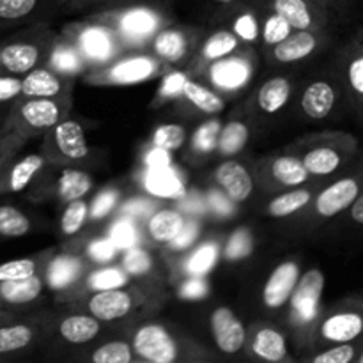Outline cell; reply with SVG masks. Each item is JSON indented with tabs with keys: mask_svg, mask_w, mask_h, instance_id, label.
<instances>
[{
	"mask_svg": "<svg viewBox=\"0 0 363 363\" xmlns=\"http://www.w3.org/2000/svg\"><path fill=\"white\" fill-rule=\"evenodd\" d=\"M363 190V163L358 172H351L340 179L333 181L330 186L321 190L315 197V213L321 218H333L340 213L347 211L354 199Z\"/></svg>",
	"mask_w": 363,
	"mask_h": 363,
	"instance_id": "obj_1",
	"label": "cell"
},
{
	"mask_svg": "<svg viewBox=\"0 0 363 363\" xmlns=\"http://www.w3.org/2000/svg\"><path fill=\"white\" fill-rule=\"evenodd\" d=\"M319 335L330 344H342L363 337V300L326 315L319 326Z\"/></svg>",
	"mask_w": 363,
	"mask_h": 363,
	"instance_id": "obj_2",
	"label": "cell"
},
{
	"mask_svg": "<svg viewBox=\"0 0 363 363\" xmlns=\"http://www.w3.org/2000/svg\"><path fill=\"white\" fill-rule=\"evenodd\" d=\"M323 291H325V275L319 269H308L301 279H298L293 291V315L298 323L307 325L319 314Z\"/></svg>",
	"mask_w": 363,
	"mask_h": 363,
	"instance_id": "obj_3",
	"label": "cell"
},
{
	"mask_svg": "<svg viewBox=\"0 0 363 363\" xmlns=\"http://www.w3.org/2000/svg\"><path fill=\"white\" fill-rule=\"evenodd\" d=\"M133 347L142 358L155 363H172L177 358L176 342L160 325H147L138 330Z\"/></svg>",
	"mask_w": 363,
	"mask_h": 363,
	"instance_id": "obj_4",
	"label": "cell"
},
{
	"mask_svg": "<svg viewBox=\"0 0 363 363\" xmlns=\"http://www.w3.org/2000/svg\"><path fill=\"white\" fill-rule=\"evenodd\" d=\"M354 149H357V144H354L353 138L344 142V145L339 144V142L328 145H318V147L311 149L301 162H303L307 172L312 174V176H332L344 165L347 156L353 155Z\"/></svg>",
	"mask_w": 363,
	"mask_h": 363,
	"instance_id": "obj_5",
	"label": "cell"
},
{
	"mask_svg": "<svg viewBox=\"0 0 363 363\" xmlns=\"http://www.w3.org/2000/svg\"><path fill=\"white\" fill-rule=\"evenodd\" d=\"M211 328L213 333H215L216 344H218L223 353L233 354L243 347L247 333H245L241 321L234 315L230 308L220 307L213 312Z\"/></svg>",
	"mask_w": 363,
	"mask_h": 363,
	"instance_id": "obj_6",
	"label": "cell"
},
{
	"mask_svg": "<svg viewBox=\"0 0 363 363\" xmlns=\"http://www.w3.org/2000/svg\"><path fill=\"white\" fill-rule=\"evenodd\" d=\"M300 279V269L294 262H286L280 264L275 272L272 273L269 280L266 282L264 291H262V300L266 307L279 308L286 303L293 294L294 286Z\"/></svg>",
	"mask_w": 363,
	"mask_h": 363,
	"instance_id": "obj_7",
	"label": "cell"
},
{
	"mask_svg": "<svg viewBox=\"0 0 363 363\" xmlns=\"http://www.w3.org/2000/svg\"><path fill=\"white\" fill-rule=\"evenodd\" d=\"M337 103V91L330 82L318 80L312 82L303 92L301 108L311 119L323 121L333 112Z\"/></svg>",
	"mask_w": 363,
	"mask_h": 363,
	"instance_id": "obj_8",
	"label": "cell"
},
{
	"mask_svg": "<svg viewBox=\"0 0 363 363\" xmlns=\"http://www.w3.org/2000/svg\"><path fill=\"white\" fill-rule=\"evenodd\" d=\"M89 308L96 319L113 321L124 318L131 311V298L121 289H105L91 298Z\"/></svg>",
	"mask_w": 363,
	"mask_h": 363,
	"instance_id": "obj_9",
	"label": "cell"
},
{
	"mask_svg": "<svg viewBox=\"0 0 363 363\" xmlns=\"http://www.w3.org/2000/svg\"><path fill=\"white\" fill-rule=\"evenodd\" d=\"M216 181L222 184L225 194L234 202H241L248 199V195L254 190L250 174L247 172L243 165L236 162H227L220 165L218 170H216Z\"/></svg>",
	"mask_w": 363,
	"mask_h": 363,
	"instance_id": "obj_10",
	"label": "cell"
},
{
	"mask_svg": "<svg viewBox=\"0 0 363 363\" xmlns=\"http://www.w3.org/2000/svg\"><path fill=\"white\" fill-rule=\"evenodd\" d=\"M145 188L156 197L179 199L186 194L183 181L177 174L167 167H149L145 174Z\"/></svg>",
	"mask_w": 363,
	"mask_h": 363,
	"instance_id": "obj_11",
	"label": "cell"
},
{
	"mask_svg": "<svg viewBox=\"0 0 363 363\" xmlns=\"http://www.w3.org/2000/svg\"><path fill=\"white\" fill-rule=\"evenodd\" d=\"M250 66L243 59H223L211 67L213 82L222 89L243 87L250 78Z\"/></svg>",
	"mask_w": 363,
	"mask_h": 363,
	"instance_id": "obj_12",
	"label": "cell"
},
{
	"mask_svg": "<svg viewBox=\"0 0 363 363\" xmlns=\"http://www.w3.org/2000/svg\"><path fill=\"white\" fill-rule=\"evenodd\" d=\"M315 48H318V38L308 30H301L277 43L275 59L280 62H294L308 57Z\"/></svg>",
	"mask_w": 363,
	"mask_h": 363,
	"instance_id": "obj_13",
	"label": "cell"
},
{
	"mask_svg": "<svg viewBox=\"0 0 363 363\" xmlns=\"http://www.w3.org/2000/svg\"><path fill=\"white\" fill-rule=\"evenodd\" d=\"M39 52L28 43H11L0 50V62L11 73H27L38 62Z\"/></svg>",
	"mask_w": 363,
	"mask_h": 363,
	"instance_id": "obj_14",
	"label": "cell"
},
{
	"mask_svg": "<svg viewBox=\"0 0 363 363\" xmlns=\"http://www.w3.org/2000/svg\"><path fill=\"white\" fill-rule=\"evenodd\" d=\"M55 140L59 145L60 152L66 155L67 158H84L87 156L89 147L87 142H85L84 130L78 123L74 121H66V123H60L55 130Z\"/></svg>",
	"mask_w": 363,
	"mask_h": 363,
	"instance_id": "obj_15",
	"label": "cell"
},
{
	"mask_svg": "<svg viewBox=\"0 0 363 363\" xmlns=\"http://www.w3.org/2000/svg\"><path fill=\"white\" fill-rule=\"evenodd\" d=\"M155 71V60L147 59V57H135V59H128L117 64L110 71V78L116 84H138V82H144L152 77Z\"/></svg>",
	"mask_w": 363,
	"mask_h": 363,
	"instance_id": "obj_16",
	"label": "cell"
},
{
	"mask_svg": "<svg viewBox=\"0 0 363 363\" xmlns=\"http://www.w3.org/2000/svg\"><path fill=\"white\" fill-rule=\"evenodd\" d=\"M20 113L32 128H50L59 121V106L48 98H32L21 106Z\"/></svg>",
	"mask_w": 363,
	"mask_h": 363,
	"instance_id": "obj_17",
	"label": "cell"
},
{
	"mask_svg": "<svg viewBox=\"0 0 363 363\" xmlns=\"http://www.w3.org/2000/svg\"><path fill=\"white\" fill-rule=\"evenodd\" d=\"M346 84L351 96L357 99L363 112V34L347 53L346 60Z\"/></svg>",
	"mask_w": 363,
	"mask_h": 363,
	"instance_id": "obj_18",
	"label": "cell"
},
{
	"mask_svg": "<svg viewBox=\"0 0 363 363\" xmlns=\"http://www.w3.org/2000/svg\"><path fill=\"white\" fill-rule=\"evenodd\" d=\"M99 332V323L98 319L92 315H71L66 318L60 325V335L73 344H84L94 339Z\"/></svg>",
	"mask_w": 363,
	"mask_h": 363,
	"instance_id": "obj_19",
	"label": "cell"
},
{
	"mask_svg": "<svg viewBox=\"0 0 363 363\" xmlns=\"http://www.w3.org/2000/svg\"><path fill=\"white\" fill-rule=\"evenodd\" d=\"M254 353L257 357L264 358L268 362H280L286 358L287 347L286 339L280 332L272 328H264L255 335L254 346H252Z\"/></svg>",
	"mask_w": 363,
	"mask_h": 363,
	"instance_id": "obj_20",
	"label": "cell"
},
{
	"mask_svg": "<svg viewBox=\"0 0 363 363\" xmlns=\"http://www.w3.org/2000/svg\"><path fill=\"white\" fill-rule=\"evenodd\" d=\"M59 91V80L46 69L30 71L21 82V92L27 98H52Z\"/></svg>",
	"mask_w": 363,
	"mask_h": 363,
	"instance_id": "obj_21",
	"label": "cell"
},
{
	"mask_svg": "<svg viewBox=\"0 0 363 363\" xmlns=\"http://www.w3.org/2000/svg\"><path fill=\"white\" fill-rule=\"evenodd\" d=\"M291 94V84L286 78H272L259 91V106L266 113H275L287 103Z\"/></svg>",
	"mask_w": 363,
	"mask_h": 363,
	"instance_id": "obj_22",
	"label": "cell"
},
{
	"mask_svg": "<svg viewBox=\"0 0 363 363\" xmlns=\"http://www.w3.org/2000/svg\"><path fill=\"white\" fill-rule=\"evenodd\" d=\"M184 227V218L181 216V213L172 211V209H165V211H160L149 220V233L155 238L156 241H165L170 243L177 234L181 233V229Z\"/></svg>",
	"mask_w": 363,
	"mask_h": 363,
	"instance_id": "obj_23",
	"label": "cell"
},
{
	"mask_svg": "<svg viewBox=\"0 0 363 363\" xmlns=\"http://www.w3.org/2000/svg\"><path fill=\"white\" fill-rule=\"evenodd\" d=\"M80 45L85 55L96 60H105L112 55V38L101 27H89L82 32Z\"/></svg>",
	"mask_w": 363,
	"mask_h": 363,
	"instance_id": "obj_24",
	"label": "cell"
},
{
	"mask_svg": "<svg viewBox=\"0 0 363 363\" xmlns=\"http://www.w3.org/2000/svg\"><path fill=\"white\" fill-rule=\"evenodd\" d=\"M275 11L298 30H308V27L314 23V18L305 0H275Z\"/></svg>",
	"mask_w": 363,
	"mask_h": 363,
	"instance_id": "obj_25",
	"label": "cell"
},
{
	"mask_svg": "<svg viewBox=\"0 0 363 363\" xmlns=\"http://www.w3.org/2000/svg\"><path fill=\"white\" fill-rule=\"evenodd\" d=\"M80 261L71 255H59L53 259L48 268V284L53 289H62L67 284L74 282L80 275Z\"/></svg>",
	"mask_w": 363,
	"mask_h": 363,
	"instance_id": "obj_26",
	"label": "cell"
},
{
	"mask_svg": "<svg viewBox=\"0 0 363 363\" xmlns=\"http://www.w3.org/2000/svg\"><path fill=\"white\" fill-rule=\"evenodd\" d=\"M124 34L131 35V38H147L158 27V20L155 14L147 9H133L126 13L121 21Z\"/></svg>",
	"mask_w": 363,
	"mask_h": 363,
	"instance_id": "obj_27",
	"label": "cell"
},
{
	"mask_svg": "<svg viewBox=\"0 0 363 363\" xmlns=\"http://www.w3.org/2000/svg\"><path fill=\"white\" fill-rule=\"evenodd\" d=\"M43 163L45 162H43V158L39 155H28L23 160H20L9 172V179H7L9 190L14 191V194L25 190L28 186V183H30L32 177L35 176V172L41 170Z\"/></svg>",
	"mask_w": 363,
	"mask_h": 363,
	"instance_id": "obj_28",
	"label": "cell"
},
{
	"mask_svg": "<svg viewBox=\"0 0 363 363\" xmlns=\"http://www.w3.org/2000/svg\"><path fill=\"white\" fill-rule=\"evenodd\" d=\"M273 176L282 184L287 186H296L308 179V172L305 169L303 162L294 156H282L273 163Z\"/></svg>",
	"mask_w": 363,
	"mask_h": 363,
	"instance_id": "obj_29",
	"label": "cell"
},
{
	"mask_svg": "<svg viewBox=\"0 0 363 363\" xmlns=\"http://www.w3.org/2000/svg\"><path fill=\"white\" fill-rule=\"evenodd\" d=\"M312 201V194L308 190H294L280 195L269 202V215L272 216H289L300 211L301 208Z\"/></svg>",
	"mask_w": 363,
	"mask_h": 363,
	"instance_id": "obj_30",
	"label": "cell"
},
{
	"mask_svg": "<svg viewBox=\"0 0 363 363\" xmlns=\"http://www.w3.org/2000/svg\"><path fill=\"white\" fill-rule=\"evenodd\" d=\"M30 229V222L20 209L13 206H0V236L21 238Z\"/></svg>",
	"mask_w": 363,
	"mask_h": 363,
	"instance_id": "obj_31",
	"label": "cell"
},
{
	"mask_svg": "<svg viewBox=\"0 0 363 363\" xmlns=\"http://www.w3.org/2000/svg\"><path fill=\"white\" fill-rule=\"evenodd\" d=\"M91 177L85 172H80V170H64L59 181L60 195H62L66 201H77V199H82L89 190H91Z\"/></svg>",
	"mask_w": 363,
	"mask_h": 363,
	"instance_id": "obj_32",
	"label": "cell"
},
{
	"mask_svg": "<svg viewBox=\"0 0 363 363\" xmlns=\"http://www.w3.org/2000/svg\"><path fill=\"white\" fill-rule=\"evenodd\" d=\"M183 94L194 103L195 106L202 110V112L215 113L220 112L223 108V101L216 94H213L209 89L202 87L201 84H195V82L186 80L183 85Z\"/></svg>",
	"mask_w": 363,
	"mask_h": 363,
	"instance_id": "obj_33",
	"label": "cell"
},
{
	"mask_svg": "<svg viewBox=\"0 0 363 363\" xmlns=\"http://www.w3.org/2000/svg\"><path fill=\"white\" fill-rule=\"evenodd\" d=\"M32 335V330L25 325L0 326V354L23 350L30 344Z\"/></svg>",
	"mask_w": 363,
	"mask_h": 363,
	"instance_id": "obj_34",
	"label": "cell"
},
{
	"mask_svg": "<svg viewBox=\"0 0 363 363\" xmlns=\"http://www.w3.org/2000/svg\"><path fill=\"white\" fill-rule=\"evenodd\" d=\"M220 149L223 155H236L248 140V128L243 123H229L220 133Z\"/></svg>",
	"mask_w": 363,
	"mask_h": 363,
	"instance_id": "obj_35",
	"label": "cell"
},
{
	"mask_svg": "<svg viewBox=\"0 0 363 363\" xmlns=\"http://www.w3.org/2000/svg\"><path fill=\"white\" fill-rule=\"evenodd\" d=\"M156 52L162 57L169 60H177L184 55V50H186V41H184V35L179 34L176 30H167L156 38L155 41Z\"/></svg>",
	"mask_w": 363,
	"mask_h": 363,
	"instance_id": "obj_36",
	"label": "cell"
},
{
	"mask_svg": "<svg viewBox=\"0 0 363 363\" xmlns=\"http://www.w3.org/2000/svg\"><path fill=\"white\" fill-rule=\"evenodd\" d=\"M363 347H357L354 340L342 344H333V347L315 354L314 363H350L357 360Z\"/></svg>",
	"mask_w": 363,
	"mask_h": 363,
	"instance_id": "obj_37",
	"label": "cell"
},
{
	"mask_svg": "<svg viewBox=\"0 0 363 363\" xmlns=\"http://www.w3.org/2000/svg\"><path fill=\"white\" fill-rule=\"evenodd\" d=\"M216 259H218V248L215 245H204L188 259L186 269L195 277L206 275L216 264Z\"/></svg>",
	"mask_w": 363,
	"mask_h": 363,
	"instance_id": "obj_38",
	"label": "cell"
},
{
	"mask_svg": "<svg viewBox=\"0 0 363 363\" xmlns=\"http://www.w3.org/2000/svg\"><path fill=\"white\" fill-rule=\"evenodd\" d=\"M184 137H186V133H184L183 126H179V124H165V126H160L155 131V145L165 149V151H174V149L181 147Z\"/></svg>",
	"mask_w": 363,
	"mask_h": 363,
	"instance_id": "obj_39",
	"label": "cell"
},
{
	"mask_svg": "<svg viewBox=\"0 0 363 363\" xmlns=\"http://www.w3.org/2000/svg\"><path fill=\"white\" fill-rule=\"evenodd\" d=\"M92 362L94 363H130L131 362L130 346L124 342L105 344V346H101L94 354H92Z\"/></svg>",
	"mask_w": 363,
	"mask_h": 363,
	"instance_id": "obj_40",
	"label": "cell"
},
{
	"mask_svg": "<svg viewBox=\"0 0 363 363\" xmlns=\"http://www.w3.org/2000/svg\"><path fill=\"white\" fill-rule=\"evenodd\" d=\"M238 46V39L230 32H216L204 46V55L208 59H222L229 55Z\"/></svg>",
	"mask_w": 363,
	"mask_h": 363,
	"instance_id": "obj_41",
	"label": "cell"
},
{
	"mask_svg": "<svg viewBox=\"0 0 363 363\" xmlns=\"http://www.w3.org/2000/svg\"><path fill=\"white\" fill-rule=\"evenodd\" d=\"M32 275H35V262L32 259H14L0 264V282L27 279Z\"/></svg>",
	"mask_w": 363,
	"mask_h": 363,
	"instance_id": "obj_42",
	"label": "cell"
},
{
	"mask_svg": "<svg viewBox=\"0 0 363 363\" xmlns=\"http://www.w3.org/2000/svg\"><path fill=\"white\" fill-rule=\"evenodd\" d=\"M85 216H87V206L82 201H71V204L67 206V209L62 215V230L64 234H74L82 229L85 222Z\"/></svg>",
	"mask_w": 363,
	"mask_h": 363,
	"instance_id": "obj_43",
	"label": "cell"
},
{
	"mask_svg": "<svg viewBox=\"0 0 363 363\" xmlns=\"http://www.w3.org/2000/svg\"><path fill=\"white\" fill-rule=\"evenodd\" d=\"M128 282L126 275L117 268H105L99 272L92 273L91 277V286L98 291L105 289H119L121 286Z\"/></svg>",
	"mask_w": 363,
	"mask_h": 363,
	"instance_id": "obj_44",
	"label": "cell"
},
{
	"mask_svg": "<svg viewBox=\"0 0 363 363\" xmlns=\"http://www.w3.org/2000/svg\"><path fill=\"white\" fill-rule=\"evenodd\" d=\"M110 241L117 248H131L137 243V230L130 220H119L110 229Z\"/></svg>",
	"mask_w": 363,
	"mask_h": 363,
	"instance_id": "obj_45",
	"label": "cell"
},
{
	"mask_svg": "<svg viewBox=\"0 0 363 363\" xmlns=\"http://www.w3.org/2000/svg\"><path fill=\"white\" fill-rule=\"evenodd\" d=\"M38 0H0V20L13 21L32 13Z\"/></svg>",
	"mask_w": 363,
	"mask_h": 363,
	"instance_id": "obj_46",
	"label": "cell"
},
{
	"mask_svg": "<svg viewBox=\"0 0 363 363\" xmlns=\"http://www.w3.org/2000/svg\"><path fill=\"white\" fill-rule=\"evenodd\" d=\"M252 252V236L248 234V230L241 229L236 230L233 234V238L229 240L225 248V257L230 261H236V259L247 257Z\"/></svg>",
	"mask_w": 363,
	"mask_h": 363,
	"instance_id": "obj_47",
	"label": "cell"
},
{
	"mask_svg": "<svg viewBox=\"0 0 363 363\" xmlns=\"http://www.w3.org/2000/svg\"><path fill=\"white\" fill-rule=\"evenodd\" d=\"M218 137H220L218 121H211V123H206L204 126L199 128V131L194 137V145L199 149V151L208 152L215 147Z\"/></svg>",
	"mask_w": 363,
	"mask_h": 363,
	"instance_id": "obj_48",
	"label": "cell"
},
{
	"mask_svg": "<svg viewBox=\"0 0 363 363\" xmlns=\"http://www.w3.org/2000/svg\"><path fill=\"white\" fill-rule=\"evenodd\" d=\"M124 268L131 273V275H142L151 268V257L147 252L142 248L131 247L128 248L126 255H124Z\"/></svg>",
	"mask_w": 363,
	"mask_h": 363,
	"instance_id": "obj_49",
	"label": "cell"
},
{
	"mask_svg": "<svg viewBox=\"0 0 363 363\" xmlns=\"http://www.w3.org/2000/svg\"><path fill=\"white\" fill-rule=\"evenodd\" d=\"M291 28L293 27H291V25L287 23L280 14H273V16L268 20V23H266V28H264L266 43H269V45H277V43H280L282 39H286L287 35H289Z\"/></svg>",
	"mask_w": 363,
	"mask_h": 363,
	"instance_id": "obj_50",
	"label": "cell"
},
{
	"mask_svg": "<svg viewBox=\"0 0 363 363\" xmlns=\"http://www.w3.org/2000/svg\"><path fill=\"white\" fill-rule=\"evenodd\" d=\"M52 64L59 71H77L80 67V57L73 50H57L52 55Z\"/></svg>",
	"mask_w": 363,
	"mask_h": 363,
	"instance_id": "obj_51",
	"label": "cell"
},
{
	"mask_svg": "<svg viewBox=\"0 0 363 363\" xmlns=\"http://www.w3.org/2000/svg\"><path fill=\"white\" fill-rule=\"evenodd\" d=\"M116 202H117L116 191H103V194L96 199L94 204H92L91 215L94 216V218H103V216L108 215V213L112 211Z\"/></svg>",
	"mask_w": 363,
	"mask_h": 363,
	"instance_id": "obj_52",
	"label": "cell"
},
{
	"mask_svg": "<svg viewBox=\"0 0 363 363\" xmlns=\"http://www.w3.org/2000/svg\"><path fill=\"white\" fill-rule=\"evenodd\" d=\"M89 254H91V257L96 259V261L106 262L110 261V259H113V255L117 254V247L110 240H99L91 245Z\"/></svg>",
	"mask_w": 363,
	"mask_h": 363,
	"instance_id": "obj_53",
	"label": "cell"
},
{
	"mask_svg": "<svg viewBox=\"0 0 363 363\" xmlns=\"http://www.w3.org/2000/svg\"><path fill=\"white\" fill-rule=\"evenodd\" d=\"M206 294H208V284L202 279L188 280L179 291V296L186 298V300H199V298H204Z\"/></svg>",
	"mask_w": 363,
	"mask_h": 363,
	"instance_id": "obj_54",
	"label": "cell"
},
{
	"mask_svg": "<svg viewBox=\"0 0 363 363\" xmlns=\"http://www.w3.org/2000/svg\"><path fill=\"white\" fill-rule=\"evenodd\" d=\"M234 30H236L238 35L247 39V41H254L257 38V23H255V18L252 14H243L234 23Z\"/></svg>",
	"mask_w": 363,
	"mask_h": 363,
	"instance_id": "obj_55",
	"label": "cell"
},
{
	"mask_svg": "<svg viewBox=\"0 0 363 363\" xmlns=\"http://www.w3.org/2000/svg\"><path fill=\"white\" fill-rule=\"evenodd\" d=\"M199 234V225L195 222H184V227L181 229V233L174 238L170 243L174 248H188L195 240H197Z\"/></svg>",
	"mask_w": 363,
	"mask_h": 363,
	"instance_id": "obj_56",
	"label": "cell"
},
{
	"mask_svg": "<svg viewBox=\"0 0 363 363\" xmlns=\"http://www.w3.org/2000/svg\"><path fill=\"white\" fill-rule=\"evenodd\" d=\"M21 92V82L13 77H2L0 78V101L14 98Z\"/></svg>",
	"mask_w": 363,
	"mask_h": 363,
	"instance_id": "obj_57",
	"label": "cell"
},
{
	"mask_svg": "<svg viewBox=\"0 0 363 363\" xmlns=\"http://www.w3.org/2000/svg\"><path fill=\"white\" fill-rule=\"evenodd\" d=\"M209 206H211L213 209H215L218 215H230V213L234 211L233 208V202H230V197L229 195H222L220 191H211V195H209Z\"/></svg>",
	"mask_w": 363,
	"mask_h": 363,
	"instance_id": "obj_58",
	"label": "cell"
},
{
	"mask_svg": "<svg viewBox=\"0 0 363 363\" xmlns=\"http://www.w3.org/2000/svg\"><path fill=\"white\" fill-rule=\"evenodd\" d=\"M184 82H186V77H184L183 73H172L170 77L165 78V82H163L162 92L165 96L179 94V92H183Z\"/></svg>",
	"mask_w": 363,
	"mask_h": 363,
	"instance_id": "obj_59",
	"label": "cell"
},
{
	"mask_svg": "<svg viewBox=\"0 0 363 363\" xmlns=\"http://www.w3.org/2000/svg\"><path fill=\"white\" fill-rule=\"evenodd\" d=\"M147 165L149 167H167V165H170L169 151H165V149H162V147L152 149V151L147 155Z\"/></svg>",
	"mask_w": 363,
	"mask_h": 363,
	"instance_id": "obj_60",
	"label": "cell"
},
{
	"mask_svg": "<svg viewBox=\"0 0 363 363\" xmlns=\"http://www.w3.org/2000/svg\"><path fill=\"white\" fill-rule=\"evenodd\" d=\"M151 209V204L145 201H130L126 206H124V211L128 213V215H133V216H142L145 215V213Z\"/></svg>",
	"mask_w": 363,
	"mask_h": 363,
	"instance_id": "obj_61",
	"label": "cell"
},
{
	"mask_svg": "<svg viewBox=\"0 0 363 363\" xmlns=\"http://www.w3.org/2000/svg\"><path fill=\"white\" fill-rule=\"evenodd\" d=\"M350 213H351V220H353L357 225L363 227V190L360 191V195L354 199L353 204L350 206Z\"/></svg>",
	"mask_w": 363,
	"mask_h": 363,
	"instance_id": "obj_62",
	"label": "cell"
},
{
	"mask_svg": "<svg viewBox=\"0 0 363 363\" xmlns=\"http://www.w3.org/2000/svg\"><path fill=\"white\" fill-rule=\"evenodd\" d=\"M357 360H358V363H363V350L360 351V354H358V358H357Z\"/></svg>",
	"mask_w": 363,
	"mask_h": 363,
	"instance_id": "obj_63",
	"label": "cell"
},
{
	"mask_svg": "<svg viewBox=\"0 0 363 363\" xmlns=\"http://www.w3.org/2000/svg\"><path fill=\"white\" fill-rule=\"evenodd\" d=\"M218 2H223V4H229V2H233V0H218Z\"/></svg>",
	"mask_w": 363,
	"mask_h": 363,
	"instance_id": "obj_64",
	"label": "cell"
}]
</instances>
